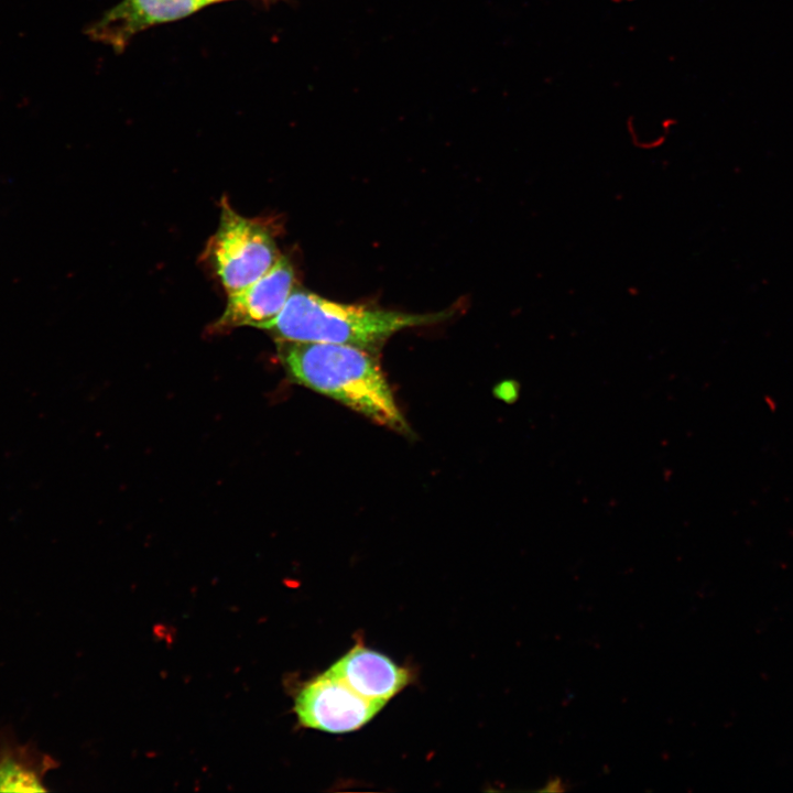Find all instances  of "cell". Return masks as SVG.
Returning a JSON list of instances; mask_svg holds the SVG:
<instances>
[{
  "label": "cell",
  "instance_id": "cell-8",
  "mask_svg": "<svg viewBox=\"0 0 793 793\" xmlns=\"http://www.w3.org/2000/svg\"><path fill=\"white\" fill-rule=\"evenodd\" d=\"M57 765L33 741L20 742L11 726L0 729V792H46L44 779Z\"/></svg>",
  "mask_w": 793,
  "mask_h": 793
},
{
  "label": "cell",
  "instance_id": "cell-1",
  "mask_svg": "<svg viewBox=\"0 0 793 793\" xmlns=\"http://www.w3.org/2000/svg\"><path fill=\"white\" fill-rule=\"evenodd\" d=\"M290 378L372 422L397 432L408 423L395 402L374 351L341 344L276 339Z\"/></svg>",
  "mask_w": 793,
  "mask_h": 793
},
{
  "label": "cell",
  "instance_id": "cell-2",
  "mask_svg": "<svg viewBox=\"0 0 793 793\" xmlns=\"http://www.w3.org/2000/svg\"><path fill=\"white\" fill-rule=\"evenodd\" d=\"M449 315V312L409 314L340 304L293 289L282 311L262 329L281 340L341 344L376 351L394 333L435 324Z\"/></svg>",
  "mask_w": 793,
  "mask_h": 793
},
{
  "label": "cell",
  "instance_id": "cell-5",
  "mask_svg": "<svg viewBox=\"0 0 793 793\" xmlns=\"http://www.w3.org/2000/svg\"><path fill=\"white\" fill-rule=\"evenodd\" d=\"M294 289V270L284 257L256 282L230 293L224 313L213 325V332L240 326L263 328L284 307Z\"/></svg>",
  "mask_w": 793,
  "mask_h": 793
},
{
  "label": "cell",
  "instance_id": "cell-3",
  "mask_svg": "<svg viewBox=\"0 0 793 793\" xmlns=\"http://www.w3.org/2000/svg\"><path fill=\"white\" fill-rule=\"evenodd\" d=\"M220 221L207 256L228 294L256 282L280 258L271 229L257 219L237 214L221 200Z\"/></svg>",
  "mask_w": 793,
  "mask_h": 793
},
{
  "label": "cell",
  "instance_id": "cell-6",
  "mask_svg": "<svg viewBox=\"0 0 793 793\" xmlns=\"http://www.w3.org/2000/svg\"><path fill=\"white\" fill-rule=\"evenodd\" d=\"M204 7L203 0H122L88 29V35L121 52L139 32L183 19Z\"/></svg>",
  "mask_w": 793,
  "mask_h": 793
},
{
  "label": "cell",
  "instance_id": "cell-7",
  "mask_svg": "<svg viewBox=\"0 0 793 793\" xmlns=\"http://www.w3.org/2000/svg\"><path fill=\"white\" fill-rule=\"evenodd\" d=\"M328 671L363 698L382 705L412 681L405 667L360 643L338 659Z\"/></svg>",
  "mask_w": 793,
  "mask_h": 793
},
{
  "label": "cell",
  "instance_id": "cell-9",
  "mask_svg": "<svg viewBox=\"0 0 793 793\" xmlns=\"http://www.w3.org/2000/svg\"><path fill=\"white\" fill-rule=\"evenodd\" d=\"M203 1L205 2L206 6H208L210 3L221 2V1H227V0H203Z\"/></svg>",
  "mask_w": 793,
  "mask_h": 793
},
{
  "label": "cell",
  "instance_id": "cell-4",
  "mask_svg": "<svg viewBox=\"0 0 793 793\" xmlns=\"http://www.w3.org/2000/svg\"><path fill=\"white\" fill-rule=\"evenodd\" d=\"M383 706L363 698L326 670L298 688L293 710L305 728L346 734L363 727Z\"/></svg>",
  "mask_w": 793,
  "mask_h": 793
}]
</instances>
